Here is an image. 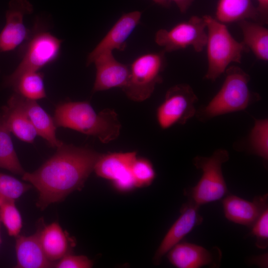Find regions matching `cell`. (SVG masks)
<instances>
[{"instance_id": "obj_1", "label": "cell", "mask_w": 268, "mask_h": 268, "mask_svg": "<svg viewBox=\"0 0 268 268\" xmlns=\"http://www.w3.org/2000/svg\"><path fill=\"white\" fill-rule=\"evenodd\" d=\"M100 155L88 147L63 143L38 169L25 172L23 180L30 183L39 194L37 206L44 210L52 203L63 201L73 192L81 190Z\"/></svg>"}, {"instance_id": "obj_2", "label": "cell", "mask_w": 268, "mask_h": 268, "mask_svg": "<svg viewBox=\"0 0 268 268\" xmlns=\"http://www.w3.org/2000/svg\"><path fill=\"white\" fill-rule=\"evenodd\" d=\"M53 120L56 127L69 128L96 137L104 143L117 138L122 126L114 110L106 108L97 113L86 101H69L59 105Z\"/></svg>"}, {"instance_id": "obj_3", "label": "cell", "mask_w": 268, "mask_h": 268, "mask_svg": "<svg viewBox=\"0 0 268 268\" xmlns=\"http://www.w3.org/2000/svg\"><path fill=\"white\" fill-rule=\"evenodd\" d=\"M225 78L219 91L205 106L197 110L196 116L201 122L230 113L242 111L261 99L252 91L249 83L250 76L238 66L228 67Z\"/></svg>"}, {"instance_id": "obj_4", "label": "cell", "mask_w": 268, "mask_h": 268, "mask_svg": "<svg viewBox=\"0 0 268 268\" xmlns=\"http://www.w3.org/2000/svg\"><path fill=\"white\" fill-rule=\"evenodd\" d=\"M206 23L208 67L204 78L215 81L232 63H240L242 54L249 50L243 42L237 41L226 24L209 15L203 16Z\"/></svg>"}, {"instance_id": "obj_5", "label": "cell", "mask_w": 268, "mask_h": 268, "mask_svg": "<svg viewBox=\"0 0 268 268\" xmlns=\"http://www.w3.org/2000/svg\"><path fill=\"white\" fill-rule=\"evenodd\" d=\"M229 159L228 151L219 148L210 156H197L193 159L196 168L202 172L198 183L184 190L188 201L200 206L221 200L228 193L222 170V164Z\"/></svg>"}, {"instance_id": "obj_6", "label": "cell", "mask_w": 268, "mask_h": 268, "mask_svg": "<svg viewBox=\"0 0 268 268\" xmlns=\"http://www.w3.org/2000/svg\"><path fill=\"white\" fill-rule=\"evenodd\" d=\"M165 52L148 53L135 58L129 65L130 75L122 89L127 96L135 102L149 98L157 84L162 82L166 66Z\"/></svg>"}, {"instance_id": "obj_7", "label": "cell", "mask_w": 268, "mask_h": 268, "mask_svg": "<svg viewBox=\"0 0 268 268\" xmlns=\"http://www.w3.org/2000/svg\"><path fill=\"white\" fill-rule=\"evenodd\" d=\"M62 43L61 40L45 31L35 32L30 35L23 46L21 62L14 71L5 77L3 85L11 87L24 73L38 71L56 60Z\"/></svg>"}, {"instance_id": "obj_8", "label": "cell", "mask_w": 268, "mask_h": 268, "mask_svg": "<svg viewBox=\"0 0 268 268\" xmlns=\"http://www.w3.org/2000/svg\"><path fill=\"white\" fill-rule=\"evenodd\" d=\"M206 26L203 17L194 15L181 21L170 29H160L155 35V42L165 52L184 49L192 47L201 52L205 47Z\"/></svg>"}, {"instance_id": "obj_9", "label": "cell", "mask_w": 268, "mask_h": 268, "mask_svg": "<svg viewBox=\"0 0 268 268\" xmlns=\"http://www.w3.org/2000/svg\"><path fill=\"white\" fill-rule=\"evenodd\" d=\"M198 97L192 87L186 83L175 85L166 92L164 99L156 111L158 125L163 129L176 124L184 125L195 116V104Z\"/></svg>"}, {"instance_id": "obj_10", "label": "cell", "mask_w": 268, "mask_h": 268, "mask_svg": "<svg viewBox=\"0 0 268 268\" xmlns=\"http://www.w3.org/2000/svg\"><path fill=\"white\" fill-rule=\"evenodd\" d=\"M136 154V151L100 154L93 171L97 176L110 181L117 190L131 191L135 188L132 166Z\"/></svg>"}, {"instance_id": "obj_11", "label": "cell", "mask_w": 268, "mask_h": 268, "mask_svg": "<svg viewBox=\"0 0 268 268\" xmlns=\"http://www.w3.org/2000/svg\"><path fill=\"white\" fill-rule=\"evenodd\" d=\"M33 11L28 0H11L5 13V24L0 33V52L15 49L29 37L24 17Z\"/></svg>"}, {"instance_id": "obj_12", "label": "cell", "mask_w": 268, "mask_h": 268, "mask_svg": "<svg viewBox=\"0 0 268 268\" xmlns=\"http://www.w3.org/2000/svg\"><path fill=\"white\" fill-rule=\"evenodd\" d=\"M167 254L170 263L178 268L218 267L221 258V252L218 248L213 247L210 250L188 242H179Z\"/></svg>"}, {"instance_id": "obj_13", "label": "cell", "mask_w": 268, "mask_h": 268, "mask_svg": "<svg viewBox=\"0 0 268 268\" xmlns=\"http://www.w3.org/2000/svg\"><path fill=\"white\" fill-rule=\"evenodd\" d=\"M199 207L189 201L183 205L181 214L168 230L155 253V265H159L163 257L173 246L202 223L203 218L199 213Z\"/></svg>"}, {"instance_id": "obj_14", "label": "cell", "mask_w": 268, "mask_h": 268, "mask_svg": "<svg viewBox=\"0 0 268 268\" xmlns=\"http://www.w3.org/2000/svg\"><path fill=\"white\" fill-rule=\"evenodd\" d=\"M141 13L134 11L123 14L115 22L103 38L88 54L86 65L93 63L99 54L117 50L123 51L127 46V40L139 24Z\"/></svg>"}, {"instance_id": "obj_15", "label": "cell", "mask_w": 268, "mask_h": 268, "mask_svg": "<svg viewBox=\"0 0 268 268\" xmlns=\"http://www.w3.org/2000/svg\"><path fill=\"white\" fill-rule=\"evenodd\" d=\"M93 63L96 70L93 92L117 87L123 89L127 84L130 75L129 65L117 61L113 52L101 53L94 59Z\"/></svg>"}, {"instance_id": "obj_16", "label": "cell", "mask_w": 268, "mask_h": 268, "mask_svg": "<svg viewBox=\"0 0 268 268\" xmlns=\"http://www.w3.org/2000/svg\"><path fill=\"white\" fill-rule=\"evenodd\" d=\"M225 217L232 222L251 227L268 207V194L256 197L248 201L230 195L222 201Z\"/></svg>"}, {"instance_id": "obj_17", "label": "cell", "mask_w": 268, "mask_h": 268, "mask_svg": "<svg viewBox=\"0 0 268 268\" xmlns=\"http://www.w3.org/2000/svg\"><path fill=\"white\" fill-rule=\"evenodd\" d=\"M37 231L41 247L52 262L55 263L71 253L74 242L58 223L54 222L39 227Z\"/></svg>"}, {"instance_id": "obj_18", "label": "cell", "mask_w": 268, "mask_h": 268, "mask_svg": "<svg viewBox=\"0 0 268 268\" xmlns=\"http://www.w3.org/2000/svg\"><path fill=\"white\" fill-rule=\"evenodd\" d=\"M16 268H54L55 263L46 257L40 244L38 231L33 235L16 237Z\"/></svg>"}, {"instance_id": "obj_19", "label": "cell", "mask_w": 268, "mask_h": 268, "mask_svg": "<svg viewBox=\"0 0 268 268\" xmlns=\"http://www.w3.org/2000/svg\"><path fill=\"white\" fill-rule=\"evenodd\" d=\"M37 134L45 139L49 145L58 148L64 142L59 140L56 135V126L53 119L37 103L36 100L26 98L14 93Z\"/></svg>"}, {"instance_id": "obj_20", "label": "cell", "mask_w": 268, "mask_h": 268, "mask_svg": "<svg viewBox=\"0 0 268 268\" xmlns=\"http://www.w3.org/2000/svg\"><path fill=\"white\" fill-rule=\"evenodd\" d=\"M1 118L10 133L19 139L32 143L37 133L13 93L2 107Z\"/></svg>"}, {"instance_id": "obj_21", "label": "cell", "mask_w": 268, "mask_h": 268, "mask_svg": "<svg viewBox=\"0 0 268 268\" xmlns=\"http://www.w3.org/2000/svg\"><path fill=\"white\" fill-rule=\"evenodd\" d=\"M215 18L225 24L244 20L259 22L257 8L252 0H219Z\"/></svg>"}, {"instance_id": "obj_22", "label": "cell", "mask_w": 268, "mask_h": 268, "mask_svg": "<svg viewBox=\"0 0 268 268\" xmlns=\"http://www.w3.org/2000/svg\"><path fill=\"white\" fill-rule=\"evenodd\" d=\"M243 41L257 59L268 61V29L263 24L249 20L238 22Z\"/></svg>"}, {"instance_id": "obj_23", "label": "cell", "mask_w": 268, "mask_h": 268, "mask_svg": "<svg viewBox=\"0 0 268 268\" xmlns=\"http://www.w3.org/2000/svg\"><path fill=\"white\" fill-rule=\"evenodd\" d=\"M0 168L23 175L25 171L21 166L10 136V132L0 117Z\"/></svg>"}, {"instance_id": "obj_24", "label": "cell", "mask_w": 268, "mask_h": 268, "mask_svg": "<svg viewBox=\"0 0 268 268\" xmlns=\"http://www.w3.org/2000/svg\"><path fill=\"white\" fill-rule=\"evenodd\" d=\"M43 74L38 71H30L20 76L11 87L15 92L33 100L46 97Z\"/></svg>"}, {"instance_id": "obj_25", "label": "cell", "mask_w": 268, "mask_h": 268, "mask_svg": "<svg viewBox=\"0 0 268 268\" xmlns=\"http://www.w3.org/2000/svg\"><path fill=\"white\" fill-rule=\"evenodd\" d=\"M248 142L251 152L262 158L266 164L268 160V119H255Z\"/></svg>"}, {"instance_id": "obj_26", "label": "cell", "mask_w": 268, "mask_h": 268, "mask_svg": "<svg viewBox=\"0 0 268 268\" xmlns=\"http://www.w3.org/2000/svg\"><path fill=\"white\" fill-rule=\"evenodd\" d=\"M0 221L10 236L17 237L22 227V219L15 201L5 200L0 203Z\"/></svg>"}, {"instance_id": "obj_27", "label": "cell", "mask_w": 268, "mask_h": 268, "mask_svg": "<svg viewBox=\"0 0 268 268\" xmlns=\"http://www.w3.org/2000/svg\"><path fill=\"white\" fill-rule=\"evenodd\" d=\"M32 187L15 177L0 173V203L5 200L15 201Z\"/></svg>"}, {"instance_id": "obj_28", "label": "cell", "mask_w": 268, "mask_h": 268, "mask_svg": "<svg viewBox=\"0 0 268 268\" xmlns=\"http://www.w3.org/2000/svg\"><path fill=\"white\" fill-rule=\"evenodd\" d=\"M132 174L135 188L149 186L156 176L151 162L146 158L137 157L132 166Z\"/></svg>"}, {"instance_id": "obj_29", "label": "cell", "mask_w": 268, "mask_h": 268, "mask_svg": "<svg viewBox=\"0 0 268 268\" xmlns=\"http://www.w3.org/2000/svg\"><path fill=\"white\" fill-rule=\"evenodd\" d=\"M251 227V233L256 238V246L260 249H266L268 246V207L263 211Z\"/></svg>"}, {"instance_id": "obj_30", "label": "cell", "mask_w": 268, "mask_h": 268, "mask_svg": "<svg viewBox=\"0 0 268 268\" xmlns=\"http://www.w3.org/2000/svg\"><path fill=\"white\" fill-rule=\"evenodd\" d=\"M93 266L92 261L84 255L68 254L55 262L56 268H91Z\"/></svg>"}, {"instance_id": "obj_31", "label": "cell", "mask_w": 268, "mask_h": 268, "mask_svg": "<svg viewBox=\"0 0 268 268\" xmlns=\"http://www.w3.org/2000/svg\"><path fill=\"white\" fill-rule=\"evenodd\" d=\"M258 6L256 7L259 22L264 24L268 23V0H257Z\"/></svg>"}, {"instance_id": "obj_32", "label": "cell", "mask_w": 268, "mask_h": 268, "mask_svg": "<svg viewBox=\"0 0 268 268\" xmlns=\"http://www.w3.org/2000/svg\"><path fill=\"white\" fill-rule=\"evenodd\" d=\"M175 3L181 13H185L191 6L194 0H169Z\"/></svg>"}, {"instance_id": "obj_33", "label": "cell", "mask_w": 268, "mask_h": 268, "mask_svg": "<svg viewBox=\"0 0 268 268\" xmlns=\"http://www.w3.org/2000/svg\"><path fill=\"white\" fill-rule=\"evenodd\" d=\"M251 263L261 267L267 268L268 267V254L266 253L262 255L254 257L251 259Z\"/></svg>"}, {"instance_id": "obj_34", "label": "cell", "mask_w": 268, "mask_h": 268, "mask_svg": "<svg viewBox=\"0 0 268 268\" xmlns=\"http://www.w3.org/2000/svg\"><path fill=\"white\" fill-rule=\"evenodd\" d=\"M156 3L166 7H169L170 5V2L169 0H152Z\"/></svg>"}, {"instance_id": "obj_35", "label": "cell", "mask_w": 268, "mask_h": 268, "mask_svg": "<svg viewBox=\"0 0 268 268\" xmlns=\"http://www.w3.org/2000/svg\"><path fill=\"white\" fill-rule=\"evenodd\" d=\"M0 223H1V222L0 221V244L1 243V239H0Z\"/></svg>"}, {"instance_id": "obj_36", "label": "cell", "mask_w": 268, "mask_h": 268, "mask_svg": "<svg viewBox=\"0 0 268 268\" xmlns=\"http://www.w3.org/2000/svg\"></svg>"}]
</instances>
